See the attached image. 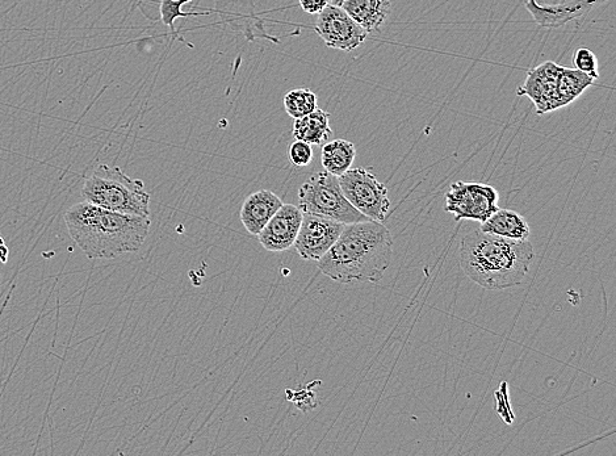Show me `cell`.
Segmentation results:
<instances>
[{
  "mask_svg": "<svg viewBox=\"0 0 616 456\" xmlns=\"http://www.w3.org/2000/svg\"><path fill=\"white\" fill-rule=\"evenodd\" d=\"M563 66L555 62H544L538 68L528 71L525 83L519 86L517 94L528 96L535 104L538 115L550 114L560 110L557 99V79Z\"/></svg>",
  "mask_w": 616,
  "mask_h": 456,
  "instance_id": "30bf717a",
  "label": "cell"
},
{
  "mask_svg": "<svg viewBox=\"0 0 616 456\" xmlns=\"http://www.w3.org/2000/svg\"><path fill=\"white\" fill-rule=\"evenodd\" d=\"M338 181L352 207L368 219L383 223L391 208V200L388 198L387 187L377 181L375 175L358 167L338 177Z\"/></svg>",
  "mask_w": 616,
  "mask_h": 456,
  "instance_id": "8992f818",
  "label": "cell"
},
{
  "mask_svg": "<svg viewBox=\"0 0 616 456\" xmlns=\"http://www.w3.org/2000/svg\"><path fill=\"white\" fill-rule=\"evenodd\" d=\"M330 4H333V6H342V3L345 2V0H329Z\"/></svg>",
  "mask_w": 616,
  "mask_h": 456,
  "instance_id": "603a6c76",
  "label": "cell"
},
{
  "mask_svg": "<svg viewBox=\"0 0 616 456\" xmlns=\"http://www.w3.org/2000/svg\"><path fill=\"white\" fill-rule=\"evenodd\" d=\"M71 240L90 259H113L137 253L149 236L150 217L123 215L88 202L67 209Z\"/></svg>",
  "mask_w": 616,
  "mask_h": 456,
  "instance_id": "7a4b0ae2",
  "label": "cell"
},
{
  "mask_svg": "<svg viewBox=\"0 0 616 456\" xmlns=\"http://www.w3.org/2000/svg\"><path fill=\"white\" fill-rule=\"evenodd\" d=\"M500 194L493 186L477 182H455L446 194L444 211L452 213L456 221L472 220L483 223L497 211Z\"/></svg>",
  "mask_w": 616,
  "mask_h": 456,
  "instance_id": "52a82bcc",
  "label": "cell"
},
{
  "mask_svg": "<svg viewBox=\"0 0 616 456\" xmlns=\"http://www.w3.org/2000/svg\"><path fill=\"white\" fill-rule=\"evenodd\" d=\"M356 157V148L347 140H334L322 146L321 161L325 171L335 177L347 173Z\"/></svg>",
  "mask_w": 616,
  "mask_h": 456,
  "instance_id": "e0dca14e",
  "label": "cell"
},
{
  "mask_svg": "<svg viewBox=\"0 0 616 456\" xmlns=\"http://www.w3.org/2000/svg\"><path fill=\"white\" fill-rule=\"evenodd\" d=\"M341 7L367 33L383 28L392 10L389 0H345Z\"/></svg>",
  "mask_w": 616,
  "mask_h": 456,
  "instance_id": "5bb4252c",
  "label": "cell"
},
{
  "mask_svg": "<svg viewBox=\"0 0 616 456\" xmlns=\"http://www.w3.org/2000/svg\"><path fill=\"white\" fill-rule=\"evenodd\" d=\"M303 212L292 204H283L258 234L264 249L280 253L292 248L299 233Z\"/></svg>",
  "mask_w": 616,
  "mask_h": 456,
  "instance_id": "8fae6325",
  "label": "cell"
},
{
  "mask_svg": "<svg viewBox=\"0 0 616 456\" xmlns=\"http://www.w3.org/2000/svg\"><path fill=\"white\" fill-rule=\"evenodd\" d=\"M594 82V78L580 70L561 69L559 79H557V99H559L560 108L576 102L590 86L594 85Z\"/></svg>",
  "mask_w": 616,
  "mask_h": 456,
  "instance_id": "ac0fdd59",
  "label": "cell"
},
{
  "mask_svg": "<svg viewBox=\"0 0 616 456\" xmlns=\"http://www.w3.org/2000/svg\"><path fill=\"white\" fill-rule=\"evenodd\" d=\"M481 232L494 234V236L509 238V240H528L530 225L521 213L510 209L498 208L492 216L481 223Z\"/></svg>",
  "mask_w": 616,
  "mask_h": 456,
  "instance_id": "9a60e30c",
  "label": "cell"
},
{
  "mask_svg": "<svg viewBox=\"0 0 616 456\" xmlns=\"http://www.w3.org/2000/svg\"><path fill=\"white\" fill-rule=\"evenodd\" d=\"M300 7L308 15H318L329 6V0H299Z\"/></svg>",
  "mask_w": 616,
  "mask_h": 456,
  "instance_id": "7402d4cb",
  "label": "cell"
},
{
  "mask_svg": "<svg viewBox=\"0 0 616 456\" xmlns=\"http://www.w3.org/2000/svg\"><path fill=\"white\" fill-rule=\"evenodd\" d=\"M283 204V200L272 191L254 192L242 204L240 217L243 227L253 236H258Z\"/></svg>",
  "mask_w": 616,
  "mask_h": 456,
  "instance_id": "4fadbf2b",
  "label": "cell"
},
{
  "mask_svg": "<svg viewBox=\"0 0 616 456\" xmlns=\"http://www.w3.org/2000/svg\"><path fill=\"white\" fill-rule=\"evenodd\" d=\"M574 69L582 71V73L588 74L597 81L599 78L598 71V58L588 48H580L574 53L573 56Z\"/></svg>",
  "mask_w": 616,
  "mask_h": 456,
  "instance_id": "ffe728a7",
  "label": "cell"
},
{
  "mask_svg": "<svg viewBox=\"0 0 616 456\" xmlns=\"http://www.w3.org/2000/svg\"><path fill=\"white\" fill-rule=\"evenodd\" d=\"M83 198L123 215L150 217V195L144 182L128 177L120 167L100 165L83 184Z\"/></svg>",
  "mask_w": 616,
  "mask_h": 456,
  "instance_id": "277c9868",
  "label": "cell"
},
{
  "mask_svg": "<svg viewBox=\"0 0 616 456\" xmlns=\"http://www.w3.org/2000/svg\"><path fill=\"white\" fill-rule=\"evenodd\" d=\"M284 108L292 119L312 114L318 108L317 95L309 89H295L284 96Z\"/></svg>",
  "mask_w": 616,
  "mask_h": 456,
  "instance_id": "d6986e66",
  "label": "cell"
},
{
  "mask_svg": "<svg viewBox=\"0 0 616 456\" xmlns=\"http://www.w3.org/2000/svg\"><path fill=\"white\" fill-rule=\"evenodd\" d=\"M459 254L464 274L486 290L519 286L535 257L531 242L509 240L480 229L463 237Z\"/></svg>",
  "mask_w": 616,
  "mask_h": 456,
  "instance_id": "3957f363",
  "label": "cell"
},
{
  "mask_svg": "<svg viewBox=\"0 0 616 456\" xmlns=\"http://www.w3.org/2000/svg\"><path fill=\"white\" fill-rule=\"evenodd\" d=\"M292 133L295 140L307 142L312 146H320L333 135L330 127V114L317 108L312 114L296 119Z\"/></svg>",
  "mask_w": 616,
  "mask_h": 456,
  "instance_id": "2e32d148",
  "label": "cell"
},
{
  "mask_svg": "<svg viewBox=\"0 0 616 456\" xmlns=\"http://www.w3.org/2000/svg\"><path fill=\"white\" fill-rule=\"evenodd\" d=\"M299 208L303 213L326 217L345 225L370 220L351 206L343 195L338 177L328 171L313 174L300 187Z\"/></svg>",
  "mask_w": 616,
  "mask_h": 456,
  "instance_id": "5b68a950",
  "label": "cell"
},
{
  "mask_svg": "<svg viewBox=\"0 0 616 456\" xmlns=\"http://www.w3.org/2000/svg\"><path fill=\"white\" fill-rule=\"evenodd\" d=\"M289 160L297 167H307L313 161L312 145L296 140L289 148Z\"/></svg>",
  "mask_w": 616,
  "mask_h": 456,
  "instance_id": "44dd1931",
  "label": "cell"
},
{
  "mask_svg": "<svg viewBox=\"0 0 616 456\" xmlns=\"http://www.w3.org/2000/svg\"><path fill=\"white\" fill-rule=\"evenodd\" d=\"M393 237L379 221L346 224L341 236L318 261V269L335 282L377 283L391 265Z\"/></svg>",
  "mask_w": 616,
  "mask_h": 456,
  "instance_id": "6da1fadb",
  "label": "cell"
},
{
  "mask_svg": "<svg viewBox=\"0 0 616 456\" xmlns=\"http://www.w3.org/2000/svg\"><path fill=\"white\" fill-rule=\"evenodd\" d=\"M343 228L345 224L338 221L303 213V221L293 246L305 261L318 262L341 236Z\"/></svg>",
  "mask_w": 616,
  "mask_h": 456,
  "instance_id": "9c48e42d",
  "label": "cell"
},
{
  "mask_svg": "<svg viewBox=\"0 0 616 456\" xmlns=\"http://www.w3.org/2000/svg\"><path fill=\"white\" fill-rule=\"evenodd\" d=\"M316 32L328 48L352 52L366 43L367 33L342 7L329 4L318 14Z\"/></svg>",
  "mask_w": 616,
  "mask_h": 456,
  "instance_id": "ba28073f",
  "label": "cell"
},
{
  "mask_svg": "<svg viewBox=\"0 0 616 456\" xmlns=\"http://www.w3.org/2000/svg\"><path fill=\"white\" fill-rule=\"evenodd\" d=\"M601 2L605 0H571L560 4H540L536 0H526V8L540 27L556 29L573 20L585 18Z\"/></svg>",
  "mask_w": 616,
  "mask_h": 456,
  "instance_id": "7c38bea8",
  "label": "cell"
}]
</instances>
